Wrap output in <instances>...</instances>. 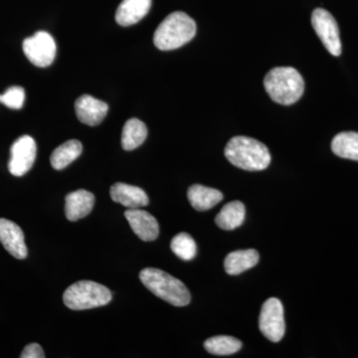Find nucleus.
Returning a JSON list of instances; mask_svg holds the SVG:
<instances>
[{"label":"nucleus","instance_id":"nucleus-8","mask_svg":"<svg viewBox=\"0 0 358 358\" xmlns=\"http://www.w3.org/2000/svg\"><path fill=\"white\" fill-rule=\"evenodd\" d=\"M312 24L327 50L334 56L341 54V41L338 23L326 9L317 8L312 14Z\"/></svg>","mask_w":358,"mask_h":358},{"label":"nucleus","instance_id":"nucleus-14","mask_svg":"<svg viewBox=\"0 0 358 358\" xmlns=\"http://www.w3.org/2000/svg\"><path fill=\"white\" fill-rule=\"evenodd\" d=\"M110 194L115 202L129 209L141 208L147 206L150 202L147 193L141 188L127 183H115L110 187Z\"/></svg>","mask_w":358,"mask_h":358},{"label":"nucleus","instance_id":"nucleus-11","mask_svg":"<svg viewBox=\"0 0 358 358\" xmlns=\"http://www.w3.org/2000/svg\"><path fill=\"white\" fill-rule=\"evenodd\" d=\"M124 216L136 236L143 241H154L159 237V222L152 214L140 208H136L126 211Z\"/></svg>","mask_w":358,"mask_h":358},{"label":"nucleus","instance_id":"nucleus-24","mask_svg":"<svg viewBox=\"0 0 358 358\" xmlns=\"http://www.w3.org/2000/svg\"><path fill=\"white\" fill-rule=\"evenodd\" d=\"M25 101V91L22 87L13 86L6 90V93L0 95V103L7 108L20 110L23 107Z\"/></svg>","mask_w":358,"mask_h":358},{"label":"nucleus","instance_id":"nucleus-5","mask_svg":"<svg viewBox=\"0 0 358 358\" xmlns=\"http://www.w3.org/2000/svg\"><path fill=\"white\" fill-rule=\"evenodd\" d=\"M66 307L74 310L103 307L112 301L107 287L92 281H80L71 285L63 294Z\"/></svg>","mask_w":358,"mask_h":358},{"label":"nucleus","instance_id":"nucleus-13","mask_svg":"<svg viewBox=\"0 0 358 358\" xmlns=\"http://www.w3.org/2000/svg\"><path fill=\"white\" fill-rule=\"evenodd\" d=\"M65 214L69 221H78L91 213L95 204L93 193L80 189L66 196Z\"/></svg>","mask_w":358,"mask_h":358},{"label":"nucleus","instance_id":"nucleus-9","mask_svg":"<svg viewBox=\"0 0 358 358\" xmlns=\"http://www.w3.org/2000/svg\"><path fill=\"white\" fill-rule=\"evenodd\" d=\"M36 143L31 136H20L11 145L9 173L17 178L24 176L31 169L36 159Z\"/></svg>","mask_w":358,"mask_h":358},{"label":"nucleus","instance_id":"nucleus-3","mask_svg":"<svg viewBox=\"0 0 358 358\" xmlns=\"http://www.w3.org/2000/svg\"><path fill=\"white\" fill-rule=\"evenodd\" d=\"M196 34V24L190 16L181 11L169 14L155 30L154 43L162 51L183 46Z\"/></svg>","mask_w":358,"mask_h":358},{"label":"nucleus","instance_id":"nucleus-20","mask_svg":"<svg viewBox=\"0 0 358 358\" xmlns=\"http://www.w3.org/2000/svg\"><path fill=\"white\" fill-rule=\"evenodd\" d=\"M148 136V128L145 122L138 119L126 122L122 133V147L126 150H136L145 143Z\"/></svg>","mask_w":358,"mask_h":358},{"label":"nucleus","instance_id":"nucleus-18","mask_svg":"<svg viewBox=\"0 0 358 358\" xmlns=\"http://www.w3.org/2000/svg\"><path fill=\"white\" fill-rule=\"evenodd\" d=\"M246 215L244 204L240 201L229 202L216 216L215 222L223 230H233L243 224Z\"/></svg>","mask_w":358,"mask_h":358},{"label":"nucleus","instance_id":"nucleus-7","mask_svg":"<svg viewBox=\"0 0 358 358\" xmlns=\"http://www.w3.org/2000/svg\"><path fill=\"white\" fill-rule=\"evenodd\" d=\"M259 327L261 333L273 343H279L286 331L284 307L277 298H270L264 303L261 310Z\"/></svg>","mask_w":358,"mask_h":358},{"label":"nucleus","instance_id":"nucleus-10","mask_svg":"<svg viewBox=\"0 0 358 358\" xmlns=\"http://www.w3.org/2000/svg\"><path fill=\"white\" fill-rule=\"evenodd\" d=\"M0 242L6 251L16 259L22 260L27 257L23 231L13 221L0 218Z\"/></svg>","mask_w":358,"mask_h":358},{"label":"nucleus","instance_id":"nucleus-17","mask_svg":"<svg viewBox=\"0 0 358 358\" xmlns=\"http://www.w3.org/2000/svg\"><path fill=\"white\" fill-rule=\"evenodd\" d=\"M259 254L256 250H239L226 257L224 267L227 274L239 275L249 268L255 267L259 262Z\"/></svg>","mask_w":358,"mask_h":358},{"label":"nucleus","instance_id":"nucleus-4","mask_svg":"<svg viewBox=\"0 0 358 358\" xmlns=\"http://www.w3.org/2000/svg\"><path fill=\"white\" fill-rule=\"evenodd\" d=\"M140 279L152 294L176 307H185L192 301L189 291L182 282L159 268H143Z\"/></svg>","mask_w":358,"mask_h":358},{"label":"nucleus","instance_id":"nucleus-21","mask_svg":"<svg viewBox=\"0 0 358 358\" xmlns=\"http://www.w3.org/2000/svg\"><path fill=\"white\" fill-rule=\"evenodd\" d=\"M331 150L339 157L358 162V133L345 131L336 134L331 143Z\"/></svg>","mask_w":358,"mask_h":358},{"label":"nucleus","instance_id":"nucleus-2","mask_svg":"<svg viewBox=\"0 0 358 358\" xmlns=\"http://www.w3.org/2000/svg\"><path fill=\"white\" fill-rule=\"evenodd\" d=\"M266 91L274 102L289 106L298 102L305 91L300 73L292 67L274 68L264 80Z\"/></svg>","mask_w":358,"mask_h":358},{"label":"nucleus","instance_id":"nucleus-15","mask_svg":"<svg viewBox=\"0 0 358 358\" xmlns=\"http://www.w3.org/2000/svg\"><path fill=\"white\" fill-rule=\"evenodd\" d=\"M152 7V0H122L115 13V21L121 26L136 24Z\"/></svg>","mask_w":358,"mask_h":358},{"label":"nucleus","instance_id":"nucleus-25","mask_svg":"<svg viewBox=\"0 0 358 358\" xmlns=\"http://www.w3.org/2000/svg\"><path fill=\"white\" fill-rule=\"evenodd\" d=\"M21 358H44L43 350L38 343H30L26 345L23 352L20 355Z\"/></svg>","mask_w":358,"mask_h":358},{"label":"nucleus","instance_id":"nucleus-16","mask_svg":"<svg viewBox=\"0 0 358 358\" xmlns=\"http://www.w3.org/2000/svg\"><path fill=\"white\" fill-rule=\"evenodd\" d=\"M187 196L190 204L197 211L209 210L224 199L222 192L219 190L200 185L190 186Z\"/></svg>","mask_w":358,"mask_h":358},{"label":"nucleus","instance_id":"nucleus-19","mask_svg":"<svg viewBox=\"0 0 358 358\" xmlns=\"http://www.w3.org/2000/svg\"><path fill=\"white\" fill-rule=\"evenodd\" d=\"M82 150L83 147L79 141H66L52 152L50 157L52 167L56 171H62L81 155Z\"/></svg>","mask_w":358,"mask_h":358},{"label":"nucleus","instance_id":"nucleus-1","mask_svg":"<svg viewBox=\"0 0 358 358\" xmlns=\"http://www.w3.org/2000/svg\"><path fill=\"white\" fill-rule=\"evenodd\" d=\"M225 157L233 166L244 171H264L271 164V154L268 148L248 136H234L231 138L225 148Z\"/></svg>","mask_w":358,"mask_h":358},{"label":"nucleus","instance_id":"nucleus-12","mask_svg":"<svg viewBox=\"0 0 358 358\" xmlns=\"http://www.w3.org/2000/svg\"><path fill=\"white\" fill-rule=\"evenodd\" d=\"M75 110L78 119L88 126H98L109 110V106L103 101L90 95H83L77 99Z\"/></svg>","mask_w":358,"mask_h":358},{"label":"nucleus","instance_id":"nucleus-23","mask_svg":"<svg viewBox=\"0 0 358 358\" xmlns=\"http://www.w3.org/2000/svg\"><path fill=\"white\" fill-rule=\"evenodd\" d=\"M171 250L178 258L190 261L196 256L197 247L193 238L187 233H179L171 240Z\"/></svg>","mask_w":358,"mask_h":358},{"label":"nucleus","instance_id":"nucleus-22","mask_svg":"<svg viewBox=\"0 0 358 358\" xmlns=\"http://www.w3.org/2000/svg\"><path fill=\"white\" fill-rule=\"evenodd\" d=\"M204 348L211 355H230L241 350L242 343L233 336H218L207 339Z\"/></svg>","mask_w":358,"mask_h":358},{"label":"nucleus","instance_id":"nucleus-6","mask_svg":"<svg viewBox=\"0 0 358 358\" xmlns=\"http://www.w3.org/2000/svg\"><path fill=\"white\" fill-rule=\"evenodd\" d=\"M23 52L26 57L37 67H48L56 57L55 40L46 31H38L23 41Z\"/></svg>","mask_w":358,"mask_h":358}]
</instances>
